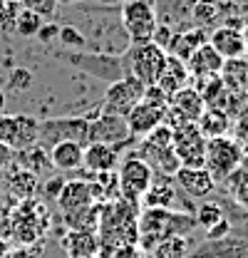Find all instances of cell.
<instances>
[{"label":"cell","mask_w":248,"mask_h":258,"mask_svg":"<svg viewBox=\"0 0 248 258\" xmlns=\"http://www.w3.org/2000/svg\"><path fill=\"white\" fill-rule=\"evenodd\" d=\"M139 248L142 251H152L159 241L169 238V236H186L191 228H196V219L186 216V214H174L171 209H147L139 219Z\"/></svg>","instance_id":"obj_1"},{"label":"cell","mask_w":248,"mask_h":258,"mask_svg":"<svg viewBox=\"0 0 248 258\" xmlns=\"http://www.w3.org/2000/svg\"><path fill=\"white\" fill-rule=\"evenodd\" d=\"M142 159L147 161L154 174H159L161 179H174L176 171L181 169V164L174 154V144H171V129L166 124H159L156 129H152L147 137L139 139V152Z\"/></svg>","instance_id":"obj_2"},{"label":"cell","mask_w":248,"mask_h":258,"mask_svg":"<svg viewBox=\"0 0 248 258\" xmlns=\"http://www.w3.org/2000/svg\"><path fill=\"white\" fill-rule=\"evenodd\" d=\"M166 109H169V97L164 95L156 85H149V87L144 90L142 102H137V107L124 117L132 139H142V137H147L152 129H156L159 124H164Z\"/></svg>","instance_id":"obj_3"},{"label":"cell","mask_w":248,"mask_h":258,"mask_svg":"<svg viewBox=\"0 0 248 258\" xmlns=\"http://www.w3.org/2000/svg\"><path fill=\"white\" fill-rule=\"evenodd\" d=\"M154 169L142 159L137 152L127 154L119 159L117 166V184H119V199L139 204L142 196L149 191V186L154 184Z\"/></svg>","instance_id":"obj_4"},{"label":"cell","mask_w":248,"mask_h":258,"mask_svg":"<svg viewBox=\"0 0 248 258\" xmlns=\"http://www.w3.org/2000/svg\"><path fill=\"white\" fill-rule=\"evenodd\" d=\"M119 20L132 45L152 42V35L159 25L154 0H124L119 5Z\"/></svg>","instance_id":"obj_5"},{"label":"cell","mask_w":248,"mask_h":258,"mask_svg":"<svg viewBox=\"0 0 248 258\" xmlns=\"http://www.w3.org/2000/svg\"><path fill=\"white\" fill-rule=\"evenodd\" d=\"M243 161V147L233 137H216L206 142V157H204V169L211 174L214 181H223L231 174L241 169Z\"/></svg>","instance_id":"obj_6"},{"label":"cell","mask_w":248,"mask_h":258,"mask_svg":"<svg viewBox=\"0 0 248 258\" xmlns=\"http://www.w3.org/2000/svg\"><path fill=\"white\" fill-rule=\"evenodd\" d=\"M87 134H90V119H85V117L42 119L37 127V144L50 149L57 142H80L87 147Z\"/></svg>","instance_id":"obj_7"},{"label":"cell","mask_w":248,"mask_h":258,"mask_svg":"<svg viewBox=\"0 0 248 258\" xmlns=\"http://www.w3.org/2000/svg\"><path fill=\"white\" fill-rule=\"evenodd\" d=\"M144 90H147V85L139 82L137 77H132V75L119 77V80H114V82L107 87L99 112H104V114H117V117H127V114L137 107V102H142Z\"/></svg>","instance_id":"obj_8"},{"label":"cell","mask_w":248,"mask_h":258,"mask_svg":"<svg viewBox=\"0 0 248 258\" xmlns=\"http://www.w3.org/2000/svg\"><path fill=\"white\" fill-rule=\"evenodd\" d=\"M129 75L137 77L139 82H144L147 87L149 85H156L161 70H164V62H166V50L156 47L154 42H144V45H132L129 55Z\"/></svg>","instance_id":"obj_9"},{"label":"cell","mask_w":248,"mask_h":258,"mask_svg":"<svg viewBox=\"0 0 248 258\" xmlns=\"http://www.w3.org/2000/svg\"><path fill=\"white\" fill-rule=\"evenodd\" d=\"M37 127L40 119L30 114H0V144H5L13 152L28 149L37 144Z\"/></svg>","instance_id":"obj_10"},{"label":"cell","mask_w":248,"mask_h":258,"mask_svg":"<svg viewBox=\"0 0 248 258\" xmlns=\"http://www.w3.org/2000/svg\"><path fill=\"white\" fill-rule=\"evenodd\" d=\"M204 109H206V104H204L201 92H199L196 87L186 85L179 92H174V95L169 97V109H166L164 124L169 129L181 127L186 122H194V124H196V119L204 114Z\"/></svg>","instance_id":"obj_11"},{"label":"cell","mask_w":248,"mask_h":258,"mask_svg":"<svg viewBox=\"0 0 248 258\" xmlns=\"http://www.w3.org/2000/svg\"><path fill=\"white\" fill-rule=\"evenodd\" d=\"M206 137L199 132L194 122H186L181 127L171 129V144H174V154L181 166H204L206 157Z\"/></svg>","instance_id":"obj_12"},{"label":"cell","mask_w":248,"mask_h":258,"mask_svg":"<svg viewBox=\"0 0 248 258\" xmlns=\"http://www.w3.org/2000/svg\"><path fill=\"white\" fill-rule=\"evenodd\" d=\"M90 142L107 144V147H114L117 152H122L124 144L132 142L127 119H124V117H117V114H104V112H99L97 119H90L87 144H90Z\"/></svg>","instance_id":"obj_13"},{"label":"cell","mask_w":248,"mask_h":258,"mask_svg":"<svg viewBox=\"0 0 248 258\" xmlns=\"http://www.w3.org/2000/svg\"><path fill=\"white\" fill-rule=\"evenodd\" d=\"M57 206H60L62 216L70 219V216H77L82 211H87L90 206H94V194L92 186L87 179H77V181H65L60 196L55 199Z\"/></svg>","instance_id":"obj_14"},{"label":"cell","mask_w":248,"mask_h":258,"mask_svg":"<svg viewBox=\"0 0 248 258\" xmlns=\"http://www.w3.org/2000/svg\"><path fill=\"white\" fill-rule=\"evenodd\" d=\"M209 45L216 50L223 60H238L248 55V45L241 28H231V25H218L209 32Z\"/></svg>","instance_id":"obj_15"},{"label":"cell","mask_w":248,"mask_h":258,"mask_svg":"<svg viewBox=\"0 0 248 258\" xmlns=\"http://www.w3.org/2000/svg\"><path fill=\"white\" fill-rule=\"evenodd\" d=\"M174 179H176L179 189L191 199H209L216 189V181L211 179V174L204 166H181Z\"/></svg>","instance_id":"obj_16"},{"label":"cell","mask_w":248,"mask_h":258,"mask_svg":"<svg viewBox=\"0 0 248 258\" xmlns=\"http://www.w3.org/2000/svg\"><path fill=\"white\" fill-rule=\"evenodd\" d=\"M122 154L114 149V147H107V144H97L90 142L85 147V157H82V171L85 174H109V171H117Z\"/></svg>","instance_id":"obj_17"},{"label":"cell","mask_w":248,"mask_h":258,"mask_svg":"<svg viewBox=\"0 0 248 258\" xmlns=\"http://www.w3.org/2000/svg\"><path fill=\"white\" fill-rule=\"evenodd\" d=\"M236 8L231 5V3H223V0H194V5H191V18H194V25H199L201 30L209 32V28L214 25L218 28V23L223 20H228V18H233L231 13H233ZM238 13V10H236ZM241 15V13H238Z\"/></svg>","instance_id":"obj_18"},{"label":"cell","mask_w":248,"mask_h":258,"mask_svg":"<svg viewBox=\"0 0 248 258\" xmlns=\"http://www.w3.org/2000/svg\"><path fill=\"white\" fill-rule=\"evenodd\" d=\"M223 62H226V60L206 42V45H201V47H196V50L191 52V57L186 60V67H189V75H191L194 80L204 82V80H209V77L221 75Z\"/></svg>","instance_id":"obj_19"},{"label":"cell","mask_w":248,"mask_h":258,"mask_svg":"<svg viewBox=\"0 0 248 258\" xmlns=\"http://www.w3.org/2000/svg\"><path fill=\"white\" fill-rule=\"evenodd\" d=\"M189 80H191V75H189V67H186L184 60H179L174 55H166L164 70H161V75L156 80V87L166 97H171L174 92H179L181 87H186Z\"/></svg>","instance_id":"obj_20"},{"label":"cell","mask_w":248,"mask_h":258,"mask_svg":"<svg viewBox=\"0 0 248 258\" xmlns=\"http://www.w3.org/2000/svg\"><path fill=\"white\" fill-rule=\"evenodd\" d=\"M50 164L57 171H77L82 169V157H85V144L80 142H57L47 149Z\"/></svg>","instance_id":"obj_21"},{"label":"cell","mask_w":248,"mask_h":258,"mask_svg":"<svg viewBox=\"0 0 248 258\" xmlns=\"http://www.w3.org/2000/svg\"><path fill=\"white\" fill-rule=\"evenodd\" d=\"M206 42H209V32L194 25V28L174 32V37H171V42H169V47H166V55H174V57H179V60L186 62V60L191 57V52H194L196 47L206 45Z\"/></svg>","instance_id":"obj_22"},{"label":"cell","mask_w":248,"mask_h":258,"mask_svg":"<svg viewBox=\"0 0 248 258\" xmlns=\"http://www.w3.org/2000/svg\"><path fill=\"white\" fill-rule=\"evenodd\" d=\"M62 248L70 258H90V256H99V236L94 231H80V228H72L65 241H62Z\"/></svg>","instance_id":"obj_23"},{"label":"cell","mask_w":248,"mask_h":258,"mask_svg":"<svg viewBox=\"0 0 248 258\" xmlns=\"http://www.w3.org/2000/svg\"><path fill=\"white\" fill-rule=\"evenodd\" d=\"M13 159L18 161V166H20L23 171H28V174H32V176H42V174H47V171L52 169L50 154H47V149H45L42 144H32V147H28V149L15 152Z\"/></svg>","instance_id":"obj_24"},{"label":"cell","mask_w":248,"mask_h":258,"mask_svg":"<svg viewBox=\"0 0 248 258\" xmlns=\"http://www.w3.org/2000/svg\"><path fill=\"white\" fill-rule=\"evenodd\" d=\"M223 80V85L231 92H248V57H238V60H226L223 70L218 75Z\"/></svg>","instance_id":"obj_25"},{"label":"cell","mask_w":248,"mask_h":258,"mask_svg":"<svg viewBox=\"0 0 248 258\" xmlns=\"http://www.w3.org/2000/svg\"><path fill=\"white\" fill-rule=\"evenodd\" d=\"M196 127L206 139L226 137L228 129H231V117L221 109H204V114L196 119Z\"/></svg>","instance_id":"obj_26"},{"label":"cell","mask_w":248,"mask_h":258,"mask_svg":"<svg viewBox=\"0 0 248 258\" xmlns=\"http://www.w3.org/2000/svg\"><path fill=\"white\" fill-rule=\"evenodd\" d=\"M176 189L171 186V179H164V181H156L149 186V191L142 196V201L147 204V209H171L174 211V204H176Z\"/></svg>","instance_id":"obj_27"},{"label":"cell","mask_w":248,"mask_h":258,"mask_svg":"<svg viewBox=\"0 0 248 258\" xmlns=\"http://www.w3.org/2000/svg\"><path fill=\"white\" fill-rule=\"evenodd\" d=\"M42 23H45V18H40V15L32 13V10L20 8V13H18L15 20H13V30L18 32L20 37H37V30L42 28Z\"/></svg>","instance_id":"obj_28"},{"label":"cell","mask_w":248,"mask_h":258,"mask_svg":"<svg viewBox=\"0 0 248 258\" xmlns=\"http://www.w3.org/2000/svg\"><path fill=\"white\" fill-rule=\"evenodd\" d=\"M189 251V238L186 236H169L164 241H159L152 253L154 258H184Z\"/></svg>","instance_id":"obj_29"},{"label":"cell","mask_w":248,"mask_h":258,"mask_svg":"<svg viewBox=\"0 0 248 258\" xmlns=\"http://www.w3.org/2000/svg\"><path fill=\"white\" fill-rule=\"evenodd\" d=\"M194 219H196V226L211 228L214 224H218V221L223 219V211H221V206H218L216 201H201Z\"/></svg>","instance_id":"obj_30"},{"label":"cell","mask_w":248,"mask_h":258,"mask_svg":"<svg viewBox=\"0 0 248 258\" xmlns=\"http://www.w3.org/2000/svg\"><path fill=\"white\" fill-rule=\"evenodd\" d=\"M8 82H10V90H13V92H28L35 80H32L30 70L18 67V70H13V72H10V80H8Z\"/></svg>","instance_id":"obj_31"},{"label":"cell","mask_w":248,"mask_h":258,"mask_svg":"<svg viewBox=\"0 0 248 258\" xmlns=\"http://www.w3.org/2000/svg\"><path fill=\"white\" fill-rule=\"evenodd\" d=\"M20 8L37 13L40 18H52L57 10V0H20Z\"/></svg>","instance_id":"obj_32"},{"label":"cell","mask_w":248,"mask_h":258,"mask_svg":"<svg viewBox=\"0 0 248 258\" xmlns=\"http://www.w3.org/2000/svg\"><path fill=\"white\" fill-rule=\"evenodd\" d=\"M57 40H60L65 47H85V40H87V37L77 30L75 25H60Z\"/></svg>","instance_id":"obj_33"},{"label":"cell","mask_w":248,"mask_h":258,"mask_svg":"<svg viewBox=\"0 0 248 258\" xmlns=\"http://www.w3.org/2000/svg\"><path fill=\"white\" fill-rule=\"evenodd\" d=\"M18 13H20V0H0V23L3 25H13Z\"/></svg>","instance_id":"obj_34"},{"label":"cell","mask_w":248,"mask_h":258,"mask_svg":"<svg viewBox=\"0 0 248 258\" xmlns=\"http://www.w3.org/2000/svg\"><path fill=\"white\" fill-rule=\"evenodd\" d=\"M107 258H144V251L137 246V243H122V246H114Z\"/></svg>","instance_id":"obj_35"},{"label":"cell","mask_w":248,"mask_h":258,"mask_svg":"<svg viewBox=\"0 0 248 258\" xmlns=\"http://www.w3.org/2000/svg\"><path fill=\"white\" fill-rule=\"evenodd\" d=\"M174 28H169V25H164V23H159L156 25L154 35H152V42H154L156 47H161V50H166L169 47V42H171V37H174Z\"/></svg>","instance_id":"obj_36"},{"label":"cell","mask_w":248,"mask_h":258,"mask_svg":"<svg viewBox=\"0 0 248 258\" xmlns=\"http://www.w3.org/2000/svg\"><path fill=\"white\" fill-rule=\"evenodd\" d=\"M65 181H67V179L60 176V174H57V176H50V179L42 184V194H45L47 199H57L62 191V186H65Z\"/></svg>","instance_id":"obj_37"},{"label":"cell","mask_w":248,"mask_h":258,"mask_svg":"<svg viewBox=\"0 0 248 258\" xmlns=\"http://www.w3.org/2000/svg\"><path fill=\"white\" fill-rule=\"evenodd\" d=\"M57 32H60V25H57V23H50V20H45V23H42V28L37 30V40L47 45V42L57 40Z\"/></svg>","instance_id":"obj_38"},{"label":"cell","mask_w":248,"mask_h":258,"mask_svg":"<svg viewBox=\"0 0 248 258\" xmlns=\"http://www.w3.org/2000/svg\"><path fill=\"white\" fill-rule=\"evenodd\" d=\"M231 231V224L226 221V219H221L218 224H214L211 228H206V238H211V241H216V238H223L226 233Z\"/></svg>","instance_id":"obj_39"},{"label":"cell","mask_w":248,"mask_h":258,"mask_svg":"<svg viewBox=\"0 0 248 258\" xmlns=\"http://www.w3.org/2000/svg\"><path fill=\"white\" fill-rule=\"evenodd\" d=\"M13 157H15V152L8 149L5 144H0V169H8L13 164Z\"/></svg>","instance_id":"obj_40"},{"label":"cell","mask_w":248,"mask_h":258,"mask_svg":"<svg viewBox=\"0 0 248 258\" xmlns=\"http://www.w3.org/2000/svg\"><path fill=\"white\" fill-rule=\"evenodd\" d=\"M228 3H231V5H233V8L241 13V15H246V13H248V0H228Z\"/></svg>","instance_id":"obj_41"},{"label":"cell","mask_w":248,"mask_h":258,"mask_svg":"<svg viewBox=\"0 0 248 258\" xmlns=\"http://www.w3.org/2000/svg\"><path fill=\"white\" fill-rule=\"evenodd\" d=\"M241 32H243V37H246V45H248V13L243 15V25H241Z\"/></svg>","instance_id":"obj_42"},{"label":"cell","mask_w":248,"mask_h":258,"mask_svg":"<svg viewBox=\"0 0 248 258\" xmlns=\"http://www.w3.org/2000/svg\"><path fill=\"white\" fill-rule=\"evenodd\" d=\"M99 5H107V8H112V5H122L124 0H97Z\"/></svg>","instance_id":"obj_43"},{"label":"cell","mask_w":248,"mask_h":258,"mask_svg":"<svg viewBox=\"0 0 248 258\" xmlns=\"http://www.w3.org/2000/svg\"><path fill=\"white\" fill-rule=\"evenodd\" d=\"M3 112H5V92L0 90V114H3Z\"/></svg>","instance_id":"obj_44"},{"label":"cell","mask_w":248,"mask_h":258,"mask_svg":"<svg viewBox=\"0 0 248 258\" xmlns=\"http://www.w3.org/2000/svg\"><path fill=\"white\" fill-rule=\"evenodd\" d=\"M57 3H62V5H75V3H80V0H57Z\"/></svg>","instance_id":"obj_45"},{"label":"cell","mask_w":248,"mask_h":258,"mask_svg":"<svg viewBox=\"0 0 248 258\" xmlns=\"http://www.w3.org/2000/svg\"><path fill=\"white\" fill-rule=\"evenodd\" d=\"M90 258H99V256H90Z\"/></svg>","instance_id":"obj_46"},{"label":"cell","mask_w":248,"mask_h":258,"mask_svg":"<svg viewBox=\"0 0 248 258\" xmlns=\"http://www.w3.org/2000/svg\"><path fill=\"white\" fill-rule=\"evenodd\" d=\"M246 97H248V92H246Z\"/></svg>","instance_id":"obj_47"}]
</instances>
